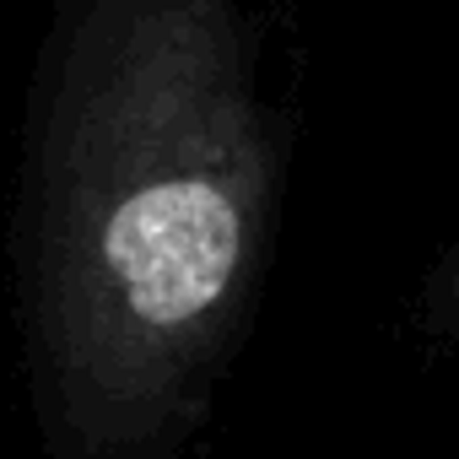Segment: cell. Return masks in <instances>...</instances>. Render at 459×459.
<instances>
[{"instance_id":"1","label":"cell","mask_w":459,"mask_h":459,"mask_svg":"<svg viewBox=\"0 0 459 459\" xmlns=\"http://www.w3.org/2000/svg\"><path fill=\"white\" fill-rule=\"evenodd\" d=\"M276 211L238 0H82L39 195V346L98 459L173 448L233 346Z\"/></svg>"},{"instance_id":"2","label":"cell","mask_w":459,"mask_h":459,"mask_svg":"<svg viewBox=\"0 0 459 459\" xmlns=\"http://www.w3.org/2000/svg\"><path fill=\"white\" fill-rule=\"evenodd\" d=\"M427 314H432L437 330H454V335H459V249L448 255V265H443V276H437V292H432V303H427Z\"/></svg>"}]
</instances>
